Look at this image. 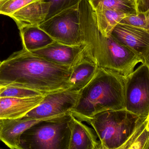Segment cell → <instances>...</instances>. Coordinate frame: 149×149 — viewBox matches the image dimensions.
Masks as SVG:
<instances>
[{
    "label": "cell",
    "mask_w": 149,
    "mask_h": 149,
    "mask_svg": "<svg viewBox=\"0 0 149 149\" xmlns=\"http://www.w3.org/2000/svg\"><path fill=\"white\" fill-rule=\"evenodd\" d=\"M72 70L23 48L0 62V87L30 89L45 95L70 89Z\"/></svg>",
    "instance_id": "6da1fadb"
},
{
    "label": "cell",
    "mask_w": 149,
    "mask_h": 149,
    "mask_svg": "<svg viewBox=\"0 0 149 149\" xmlns=\"http://www.w3.org/2000/svg\"><path fill=\"white\" fill-rule=\"evenodd\" d=\"M124 82L125 78L119 74L98 68L91 81L80 90L77 104L70 113L78 119L125 109Z\"/></svg>",
    "instance_id": "7a4b0ae2"
},
{
    "label": "cell",
    "mask_w": 149,
    "mask_h": 149,
    "mask_svg": "<svg viewBox=\"0 0 149 149\" xmlns=\"http://www.w3.org/2000/svg\"><path fill=\"white\" fill-rule=\"evenodd\" d=\"M148 117H139L123 109L107 110L90 117L77 119L93 127L101 149H120Z\"/></svg>",
    "instance_id": "3957f363"
},
{
    "label": "cell",
    "mask_w": 149,
    "mask_h": 149,
    "mask_svg": "<svg viewBox=\"0 0 149 149\" xmlns=\"http://www.w3.org/2000/svg\"><path fill=\"white\" fill-rule=\"evenodd\" d=\"M72 114L44 120L26 130L21 136L23 149H69Z\"/></svg>",
    "instance_id": "277c9868"
},
{
    "label": "cell",
    "mask_w": 149,
    "mask_h": 149,
    "mask_svg": "<svg viewBox=\"0 0 149 149\" xmlns=\"http://www.w3.org/2000/svg\"><path fill=\"white\" fill-rule=\"evenodd\" d=\"M79 5L46 19L38 27L55 42L66 45H81Z\"/></svg>",
    "instance_id": "5b68a950"
},
{
    "label": "cell",
    "mask_w": 149,
    "mask_h": 149,
    "mask_svg": "<svg viewBox=\"0 0 149 149\" xmlns=\"http://www.w3.org/2000/svg\"><path fill=\"white\" fill-rule=\"evenodd\" d=\"M125 109L140 117L149 114V67L141 64L125 78Z\"/></svg>",
    "instance_id": "8992f818"
},
{
    "label": "cell",
    "mask_w": 149,
    "mask_h": 149,
    "mask_svg": "<svg viewBox=\"0 0 149 149\" xmlns=\"http://www.w3.org/2000/svg\"><path fill=\"white\" fill-rule=\"evenodd\" d=\"M80 91L65 89L44 95L39 105L25 116L33 119H43L71 112L76 106Z\"/></svg>",
    "instance_id": "52a82bcc"
},
{
    "label": "cell",
    "mask_w": 149,
    "mask_h": 149,
    "mask_svg": "<svg viewBox=\"0 0 149 149\" xmlns=\"http://www.w3.org/2000/svg\"><path fill=\"white\" fill-rule=\"evenodd\" d=\"M111 36L143 58H149V31L144 28L119 23L113 30Z\"/></svg>",
    "instance_id": "ba28073f"
},
{
    "label": "cell",
    "mask_w": 149,
    "mask_h": 149,
    "mask_svg": "<svg viewBox=\"0 0 149 149\" xmlns=\"http://www.w3.org/2000/svg\"><path fill=\"white\" fill-rule=\"evenodd\" d=\"M31 52L50 62L70 68L86 58L81 45H69L56 42Z\"/></svg>",
    "instance_id": "9c48e42d"
},
{
    "label": "cell",
    "mask_w": 149,
    "mask_h": 149,
    "mask_svg": "<svg viewBox=\"0 0 149 149\" xmlns=\"http://www.w3.org/2000/svg\"><path fill=\"white\" fill-rule=\"evenodd\" d=\"M53 117L33 119L25 116L17 119L0 120V141L10 148L23 149L21 139L23 134L37 123Z\"/></svg>",
    "instance_id": "30bf717a"
},
{
    "label": "cell",
    "mask_w": 149,
    "mask_h": 149,
    "mask_svg": "<svg viewBox=\"0 0 149 149\" xmlns=\"http://www.w3.org/2000/svg\"><path fill=\"white\" fill-rule=\"evenodd\" d=\"M44 97V95L25 98H0V120L24 117L39 105Z\"/></svg>",
    "instance_id": "8fae6325"
},
{
    "label": "cell",
    "mask_w": 149,
    "mask_h": 149,
    "mask_svg": "<svg viewBox=\"0 0 149 149\" xmlns=\"http://www.w3.org/2000/svg\"><path fill=\"white\" fill-rule=\"evenodd\" d=\"M51 3L45 0L31 3L10 16L15 22L18 29L29 26H38L45 21Z\"/></svg>",
    "instance_id": "7c38bea8"
},
{
    "label": "cell",
    "mask_w": 149,
    "mask_h": 149,
    "mask_svg": "<svg viewBox=\"0 0 149 149\" xmlns=\"http://www.w3.org/2000/svg\"><path fill=\"white\" fill-rule=\"evenodd\" d=\"M94 131L72 114L69 149H101L100 143Z\"/></svg>",
    "instance_id": "4fadbf2b"
},
{
    "label": "cell",
    "mask_w": 149,
    "mask_h": 149,
    "mask_svg": "<svg viewBox=\"0 0 149 149\" xmlns=\"http://www.w3.org/2000/svg\"><path fill=\"white\" fill-rule=\"evenodd\" d=\"M23 48L33 51L46 47L55 41L38 26L24 27L19 29Z\"/></svg>",
    "instance_id": "5bb4252c"
},
{
    "label": "cell",
    "mask_w": 149,
    "mask_h": 149,
    "mask_svg": "<svg viewBox=\"0 0 149 149\" xmlns=\"http://www.w3.org/2000/svg\"><path fill=\"white\" fill-rule=\"evenodd\" d=\"M98 68L93 62L86 58L72 67L70 80V89L80 91L91 81Z\"/></svg>",
    "instance_id": "9a60e30c"
},
{
    "label": "cell",
    "mask_w": 149,
    "mask_h": 149,
    "mask_svg": "<svg viewBox=\"0 0 149 149\" xmlns=\"http://www.w3.org/2000/svg\"><path fill=\"white\" fill-rule=\"evenodd\" d=\"M92 8L97 27L102 34L106 37L111 36L116 26L123 18L130 15L107 9Z\"/></svg>",
    "instance_id": "2e32d148"
},
{
    "label": "cell",
    "mask_w": 149,
    "mask_h": 149,
    "mask_svg": "<svg viewBox=\"0 0 149 149\" xmlns=\"http://www.w3.org/2000/svg\"><path fill=\"white\" fill-rule=\"evenodd\" d=\"M93 8H102L130 15L139 12L137 0H88Z\"/></svg>",
    "instance_id": "e0dca14e"
},
{
    "label": "cell",
    "mask_w": 149,
    "mask_h": 149,
    "mask_svg": "<svg viewBox=\"0 0 149 149\" xmlns=\"http://www.w3.org/2000/svg\"><path fill=\"white\" fill-rule=\"evenodd\" d=\"M43 0H0V15L10 16L28 4Z\"/></svg>",
    "instance_id": "ac0fdd59"
},
{
    "label": "cell",
    "mask_w": 149,
    "mask_h": 149,
    "mask_svg": "<svg viewBox=\"0 0 149 149\" xmlns=\"http://www.w3.org/2000/svg\"><path fill=\"white\" fill-rule=\"evenodd\" d=\"M43 95L38 92L30 89L14 87H3L0 92V98L13 97V98H25Z\"/></svg>",
    "instance_id": "d6986e66"
},
{
    "label": "cell",
    "mask_w": 149,
    "mask_h": 149,
    "mask_svg": "<svg viewBox=\"0 0 149 149\" xmlns=\"http://www.w3.org/2000/svg\"><path fill=\"white\" fill-rule=\"evenodd\" d=\"M51 3L49 14L46 19L78 5L81 0H45Z\"/></svg>",
    "instance_id": "ffe728a7"
},
{
    "label": "cell",
    "mask_w": 149,
    "mask_h": 149,
    "mask_svg": "<svg viewBox=\"0 0 149 149\" xmlns=\"http://www.w3.org/2000/svg\"><path fill=\"white\" fill-rule=\"evenodd\" d=\"M120 23L146 29V18L142 11H139L137 14L127 16L123 18Z\"/></svg>",
    "instance_id": "44dd1931"
},
{
    "label": "cell",
    "mask_w": 149,
    "mask_h": 149,
    "mask_svg": "<svg viewBox=\"0 0 149 149\" xmlns=\"http://www.w3.org/2000/svg\"><path fill=\"white\" fill-rule=\"evenodd\" d=\"M149 139V130L145 128L129 149H145Z\"/></svg>",
    "instance_id": "7402d4cb"
},
{
    "label": "cell",
    "mask_w": 149,
    "mask_h": 149,
    "mask_svg": "<svg viewBox=\"0 0 149 149\" xmlns=\"http://www.w3.org/2000/svg\"><path fill=\"white\" fill-rule=\"evenodd\" d=\"M148 117L147 119L143 121L141 124H140L135 130L134 132L132 134L130 138H129L127 141L121 147L120 149H129L131 145L133 144V143L138 138L140 135L142 133L143 131L144 130L148 124Z\"/></svg>",
    "instance_id": "603a6c76"
},
{
    "label": "cell",
    "mask_w": 149,
    "mask_h": 149,
    "mask_svg": "<svg viewBox=\"0 0 149 149\" xmlns=\"http://www.w3.org/2000/svg\"><path fill=\"white\" fill-rule=\"evenodd\" d=\"M138 9L144 13L146 21V29L149 31V0H137Z\"/></svg>",
    "instance_id": "cb8c5ba5"
},
{
    "label": "cell",
    "mask_w": 149,
    "mask_h": 149,
    "mask_svg": "<svg viewBox=\"0 0 149 149\" xmlns=\"http://www.w3.org/2000/svg\"><path fill=\"white\" fill-rule=\"evenodd\" d=\"M146 128L148 129V130H149V114L148 116V124H147V127H146Z\"/></svg>",
    "instance_id": "d4e9b609"
},
{
    "label": "cell",
    "mask_w": 149,
    "mask_h": 149,
    "mask_svg": "<svg viewBox=\"0 0 149 149\" xmlns=\"http://www.w3.org/2000/svg\"><path fill=\"white\" fill-rule=\"evenodd\" d=\"M145 149H149V139L147 145H146V147H145Z\"/></svg>",
    "instance_id": "484cf974"
},
{
    "label": "cell",
    "mask_w": 149,
    "mask_h": 149,
    "mask_svg": "<svg viewBox=\"0 0 149 149\" xmlns=\"http://www.w3.org/2000/svg\"><path fill=\"white\" fill-rule=\"evenodd\" d=\"M146 64L148 65V66L149 67V58L148 59V61H147V62H146Z\"/></svg>",
    "instance_id": "4316f807"
},
{
    "label": "cell",
    "mask_w": 149,
    "mask_h": 149,
    "mask_svg": "<svg viewBox=\"0 0 149 149\" xmlns=\"http://www.w3.org/2000/svg\"><path fill=\"white\" fill-rule=\"evenodd\" d=\"M3 87H0V92H1V91L2 90Z\"/></svg>",
    "instance_id": "83f0119b"
},
{
    "label": "cell",
    "mask_w": 149,
    "mask_h": 149,
    "mask_svg": "<svg viewBox=\"0 0 149 149\" xmlns=\"http://www.w3.org/2000/svg\"><path fill=\"white\" fill-rule=\"evenodd\" d=\"M0 62H1V61H0Z\"/></svg>",
    "instance_id": "f1b7e54d"
}]
</instances>
